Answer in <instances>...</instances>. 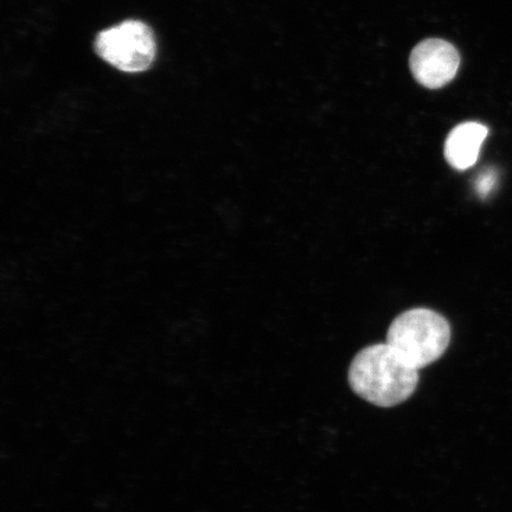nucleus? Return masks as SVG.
<instances>
[{
	"instance_id": "f257e3e1",
	"label": "nucleus",
	"mask_w": 512,
	"mask_h": 512,
	"mask_svg": "<svg viewBox=\"0 0 512 512\" xmlns=\"http://www.w3.org/2000/svg\"><path fill=\"white\" fill-rule=\"evenodd\" d=\"M419 370L402 360L392 347L375 344L361 350L351 362L349 383L371 405L389 408L407 401L419 383Z\"/></svg>"
},
{
	"instance_id": "f03ea898",
	"label": "nucleus",
	"mask_w": 512,
	"mask_h": 512,
	"mask_svg": "<svg viewBox=\"0 0 512 512\" xmlns=\"http://www.w3.org/2000/svg\"><path fill=\"white\" fill-rule=\"evenodd\" d=\"M450 341V324L438 312L428 309L402 313L390 325L387 335L389 347L416 370L437 362Z\"/></svg>"
},
{
	"instance_id": "7ed1b4c3",
	"label": "nucleus",
	"mask_w": 512,
	"mask_h": 512,
	"mask_svg": "<svg viewBox=\"0 0 512 512\" xmlns=\"http://www.w3.org/2000/svg\"><path fill=\"white\" fill-rule=\"evenodd\" d=\"M95 51L102 60L125 73H142L155 61L157 46L150 27L140 21H125L101 31Z\"/></svg>"
},
{
	"instance_id": "20e7f679",
	"label": "nucleus",
	"mask_w": 512,
	"mask_h": 512,
	"mask_svg": "<svg viewBox=\"0 0 512 512\" xmlns=\"http://www.w3.org/2000/svg\"><path fill=\"white\" fill-rule=\"evenodd\" d=\"M409 66L420 85L438 89L456 78L460 55L453 44L439 38H430L413 49Z\"/></svg>"
},
{
	"instance_id": "39448f33",
	"label": "nucleus",
	"mask_w": 512,
	"mask_h": 512,
	"mask_svg": "<svg viewBox=\"0 0 512 512\" xmlns=\"http://www.w3.org/2000/svg\"><path fill=\"white\" fill-rule=\"evenodd\" d=\"M488 127L479 123H463L454 127L445 143V158L457 170H467L477 163Z\"/></svg>"
},
{
	"instance_id": "423d86ee",
	"label": "nucleus",
	"mask_w": 512,
	"mask_h": 512,
	"mask_svg": "<svg viewBox=\"0 0 512 512\" xmlns=\"http://www.w3.org/2000/svg\"><path fill=\"white\" fill-rule=\"evenodd\" d=\"M496 183V174L494 171L483 172L482 175L479 176L476 183V190L480 197H486L489 195V192L494 188Z\"/></svg>"
}]
</instances>
